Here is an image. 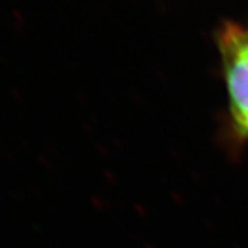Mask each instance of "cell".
Listing matches in <instances>:
<instances>
[{
	"label": "cell",
	"mask_w": 248,
	"mask_h": 248,
	"mask_svg": "<svg viewBox=\"0 0 248 248\" xmlns=\"http://www.w3.org/2000/svg\"><path fill=\"white\" fill-rule=\"evenodd\" d=\"M233 119L248 135V29L226 22L218 31Z\"/></svg>",
	"instance_id": "obj_1"
}]
</instances>
